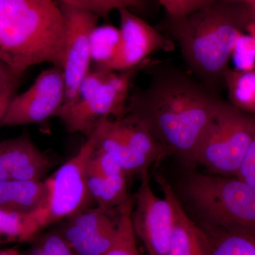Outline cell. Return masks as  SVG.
Masks as SVG:
<instances>
[{
	"label": "cell",
	"instance_id": "obj_16",
	"mask_svg": "<svg viewBox=\"0 0 255 255\" xmlns=\"http://www.w3.org/2000/svg\"><path fill=\"white\" fill-rule=\"evenodd\" d=\"M100 126V135L96 147L110 155L123 169L128 179L137 175L142 177L148 172L149 167L153 162L132 150L115 133L111 127L110 119H104Z\"/></svg>",
	"mask_w": 255,
	"mask_h": 255
},
{
	"label": "cell",
	"instance_id": "obj_11",
	"mask_svg": "<svg viewBox=\"0 0 255 255\" xmlns=\"http://www.w3.org/2000/svg\"><path fill=\"white\" fill-rule=\"evenodd\" d=\"M116 209L87 208L60 221L55 228L76 255H102L118 233L120 209L117 216Z\"/></svg>",
	"mask_w": 255,
	"mask_h": 255
},
{
	"label": "cell",
	"instance_id": "obj_5",
	"mask_svg": "<svg viewBox=\"0 0 255 255\" xmlns=\"http://www.w3.org/2000/svg\"><path fill=\"white\" fill-rule=\"evenodd\" d=\"M153 61L148 58L124 71L100 68L90 70L79 87L73 103L60 111L57 117L61 119L68 131L88 136L104 119L124 117L132 80Z\"/></svg>",
	"mask_w": 255,
	"mask_h": 255
},
{
	"label": "cell",
	"instance_id": "obj_1",
	"mask_svg": "<svg viewBox=\"0 0 255 255\" xmlns=\"http://www.w3.org/2000/svg\"><path fill=\"white\" fill-rule=\"evenodd\" d=\"M147 87L129 96L127 114L142 124L169 155L194 163L204 132L226 101L189 71L154 60Z\"/></svg>",
	"mask_w": 255,
	"mask_h": 255
},
{
	"label": "cell",
	"instance_id": "obj_3",
	"mask_svg": "<svg viewBox=\"0 0 255 255\" xmlns=\"http://www.w3.org/2000/svg\"><path fill=\"white\" fill-rule=\"evenodd\" d=\"M65 24L55 0H35L0 34V59L18 75L41 63L61 67Z\"/></svg>",
	"mask_w": 255,
	"mask_h": 255
},
{
	"label": "cell",
	"instance_id": "obj_28",
	"mask_svg": "<svg viewBox=\"0 0 255 255\" xmlns=\"http://www.w3.org/2000/svg\"><path fill=\"white\" fill-rule=\"evenodd\" d=\"M165 9L167 18L178 20L199 11L215 0H157Z\"/></svg>",
	"mask_w": 255,
	"mask_h": 255
},
{
	"label": "cell",
	"instance_id": "obj_19",
	"mask_svg": "<svg viewBox=\"0 0 255 255\" xmlns=\"http://www.w3.org/2000/svg\"><path fill=\"white\" fill-rule=\"evenodd\" d=\"M128 179H107L87 170V189L95 206L104 209H118L130 197L127 191Z\"/></svg>",
	"mask_w": 255,
	"mask_h": 255
},
{
	"label": "cell",
	"instance_id": "obj_10",
	"mask_svg": "<svg viewBox=\"0 0 255 255\" xmlns=\"http://www.w3.org/2000/svg\"><path fill=\"white\" fill-rule=\"evenodd\" d=\"M141 177L132 203V228L149 255H167L174 228L173 209L167 198H159L152 191L148 172Z\"/></svg>",
	"mask_w": 255,
	"mask_h": 255
},
{
	"label": "cell",
	"instance_id": "obj_15",
	"mask_svg": "<svg viewBox=\"0 0 255 255\" xmlns=\"http://www.w3.org/2000/svg\"><path fill=\"white\" fill-rule=\"evenodd\" d=\"M45 180L0 181V209L22 214H35L46 202Z\"/></svg>",
	"mask_w": 255,
	"mask_h": 255
},
{
	"label": "cell",
	"instance_id": "obj_17",
	"mask_svg": "<svg viewBox=\"0 0 255 255\" xmlns=\"http://www.w3.org/2000/svg\"><path fill=\"white\" fill-rule=\"evenodd\" d=\"M112 130L132 150L145 156L152 162H158L168 152L142 124L125 114L119 119H110Z\"/></svg>",
	"mask_w": 255,
	"mask_h": 255
},
{
	"label": "cell",
	"instance_id": "obj_26",
	"mask_svg": "<svg viewBox=\"0 0 255 255\" xmlns=\"http://www.w3.org/2000/svg\"><path fill=\"white\" fill-rule=\"evenodd\" d=\"M88 171L107 179L126 178L128 179L123 169L119 167L117 162L110 155L97 147L89 162Z\"/></svg>",
	"mask_w": 255,
	"mask_h": 255
},
{
	"label": "cell",
	"instance_id": "obj_6",
	"mask_svg": "<svg viewBox=\"0 0 255 255\" xmlns=\"http://www.w3.org/2000/svg\"><path fill=\"white\" fill-rule=\"evenodd\" d=\"M255 129V115L225 102L201 138L194 162L215 175L236 177Z\"/></svg>",
	"mask_w": 255,
	"mask_h": 255
},
{
	"label": "cell",
	"instance_id": "obj_29",
	"mask_svg": "<svg viewBox=\"0 0 255 255\" xmlns=\"http://www.w3.org/2000/svg\"><path fill=\"white\" fill-rule=\"evenodd\" d=\"M35 0H0V34L17 19Z\"/></svg>",
	"mask_w": 255,
	"mask_h": 255
},
{
	"label": "cell",
	"instance_id": "obj_2",
	"mask_svg": "<svg viewBox=\"0 0 255 255\" xmlns=\"http://www.w3.org/2000/svg\"><path fill=\"white\" fill-rule=\"evenodd\" d=\"M255 21L249 5L238 0H215L165 28L180 50L188 71L213 91L226 87L229 63L239 37Z\"/></svg>",
	"mask_w": 255,
	"mask_h": 255
},
{
	"label": "cell",
	"instance_id": "obj_7",
	"mask_svg": "<svg viewBox=\"0 0 255 255\" xmlns=\"http://www.w3.org/2000/svg\"><path fill=\"white\" fill-rule=\"evenodd\" d=\"M100 132L99 124L78 152L45 179L48 190L46 202L33 214L42 229L92 207L93 202L87 189V170Z\"/></svg>",
	"mask_w": 255,
	"mask_h": 255
},
{
	"label": "cell",
	"instance_id": "obj_24",
	"mask_svg": "<svg viewBox=\"0 0 255 255\" xmlns=\"http://www.w3.org/2000/svg\"><path fill=\"white\" fill-rule=\"evenodd\" d=\"M20 255H76L55 228L38 234Z\"/></svg>",
	"mask_w": 255,
	"mask_h": 255
},
{
	"label": "cell",
	"instance_id": "obj_8",
	"mask_svg": "<svg viewBox=\"0 0 255 255\" xmlns=\"http://www.w3.org/2000/svg\"><path fill=\"white\" fill-rule=\"evenodd\" d=\"M60 7L65 24L61 65L65 97L62 111L73 103L79 87L91 70L90 37L100 17L91 11L64 3H60Z\"/></svg>",
	"mask_w": 255,
	"mask_h": 255
},
{
	"label": "cell",
	"instance_id": "obj_20",
	"mask_svg": "<svg viewBox=\"0 0 255 255\" xmlns=\"http://www.w3.org/2000/svg\"><path fill=\"white\" fill-rule=\"evenodd\" d=\"M42 228L33 214H22L0 209V246L30 243Z\"/></svg>",
	"mask_w": 255,
	"mask_h": 255
},
{
	"label": "cell",
	"instance_id": "obj_9",
	"mask_svg": "<svg viewBox=\"0 0 255 255\" xmlns=\"http://www.w3.org/2000/svg\"><path fill=\"white\" fill-rule=\"evenodd\" d=\"M65 97L63 70L61 67L52 65L38 75L27 90L13 97L0 126L36 124L57 117Z\"/></svg>",
	"mask_w": 255,
	"mask_h": 255
},
{
	"label": "cell",
	"instance_id": "obj_27",
	"mask_svg": "<svg viewBox=\"0 0 255 255\" xmlns=\"http://www.w3.org/2000/svg\"><path fill=\"white\" fill-rule=\"evenodd\" d=\"M238 70H255V37L248 33L238 38L232 55Z\"/></svg>",
	"mask_w": 255,
	"mask_h": 255
},
{
	"label": "cell",
	"instance_id": "obj_13",
	"mask_svg": "<svg viewBox=\"0 0 255 255\" xmlns=\"http://www.w3.org/2000/svg\"><path fill=\"white\" fill-rule=\"evenodd\" d=\"M52 166L26 134L0 141V181L43 180Z\"/></svg>",
	"mask_w": 255,
	"mask_h": 255
},
{
	"label": "cell",
	"instance_id": "obj_32",
	"mask_svg": "<svg viewBox=\"0 0 255 255\" xmlns=\"http://www.w3.org/2000/svg\"><path fill=\"white\" fill-rule=\"evenodd\" d=\"M15 95H16V93H7L0 95V124L4 117L5 112L7 110L10 102Z\"/></svg>",
	"mask_w": 255,
	"mask_h": 255
},
{
	"label": "cell",
	"instance_id": "obj_23",
	"mask_svg": "<svg viewBox=\"0 0 255 255\" xmlns=\"http://www.w3.org/2000/svg\"><path fill=\"white\" fill-rule=\"evenodd\" d=\"M132 207L130 199L121 206L117 238L110 249L102 255H140L132 226Z\"/></svg>",
	"mask_w": 255,
	"mask_h": 255
},
{
	"label": "cell",
	"instance_id": "obj_21",
	"mask_svg": "<svg viewBox=\"0 0 255 255\" xmlns=\"http://www.w3.org/2000/svg\"><path fill=\"white\" fill-rule=\"evenodd\" d=\"M228 103L246 113L255 115V70L230 68L226 74Z\"/></svg>",
	"mask_w": 255,
	"mask_h": 255
},
{
	"label": "cell",
	"instance_id": "obj_35",
	"mask_svg": "<svg viewBox=\"0 0 255 255\" xmlns=\"http://www.w3.org/2000/svg\"><path fill=\"white\" fill-rule=\"evenodd\" d=\"M238 1H246V2H248V1H251V0H238Z\"/></svg>",
	"mask_w": 255,
	"mask_h": 255
},
{
	"label": "cell",
	"instance_id": "obj_4",
	"mask_svg": "<svg viewBox=\"0 0 255 255\" xmlns=\"http://www.w3.org/2000/svg\"><path fill=\"white\" fill-rule=\"evenodd\" d=\"M182 190L201 226L255 232V187L239 178L190 174Z\"/></svg>",
	"mask_w": 255,
	"mask_h": 255
},
{
	"label": "cell",
	"instance_id": "obj_34",
	"mask_svg": "<svg viewBox=\"0 0 255 255\" xmlns=\"http://www.w3.org/2000/svg\"><path fill=\"white\" fill-rule=\"evenodd\" d=\"M247 3L249 5L251 9H255V0H251V1Z\"/></svg>",
	"mask_w": 255,
	"mask_h": 255
},
{
	"label": "cell",
	"instance_id": "obj_31",
	"mask_svg": "<svg viewBox=\"0 0 255 255\" xmlns=\"http://www.w3.org/2000/svg\"><path fill=\"white\" fill-rule=\"evenodd\" d=\"M21 76L15 73L7 64L0 59V95L16 93Z\"/></svg>",
	"mask_w": 255,
	"mask_h": 255
},
{
	"label": "cell",
	"instance_id": "obj_18",
	"mask_svg": "<svg viewBox=\"0 0 255 255\" xmlns=\"http://www.w3.org/2000/svg\"><path fill=\"white\" fill-rule=\"evenodd\" d=\"M199 226L207 238L210 255H255V232Z\"/></svg>",
	"mask_w": 255,
	"mask_h": 255
},
{
	"label": "cell",
	"instance_id": "obj_25",
	"mask_svg": "<svg viewBox=\"0 0 255 255\" xmlns=\"http://www.w3.org/2000/svg\"><path fill=\"white\" fill-rule=\"evenodd\" d=\"M60 3L91 11L99 17L108 16L114 10L137 7L141 0H60Z\"/></svg>",
	"mask_w": 255,
	"mask_h": 255
},
{
	"label": "cell",
	"instance_id": "obj_22",
	"mask_svg": "<svg viewBox=\"0 0 255 255\" xmlns=\"http://www.w3.org/2000/svg\"><path fill=\"white\" fill-rule=\"evenodd\" d=\"M121 41L119 28L112 25L97 26L90 37L92 62L97 68L110 70L118 53Z\"/></svg>",
	"mask_w": 255,
	"mask_h": 255
},
{
	"label": "cell",
	"instance_id": "obj_12",
	"mask_svg": "<svg viewBox=\"0 0 255 255\" xmlns=\"http://www.w3.org/2000/svg\"><path fill=\"white\" fill-rule=\"evenodd\" d=\"M121 41L118 53L111 65V71H124L150 58L156 51L171 52L175 43L151 26L130 9H119Z\"/></svg>",
	"mask_w": 255,
	"mask_h": 255
},
{
	"label": "cell",
	"instance_id": "obj_30",
	"mask_svg": "<svg viewBox=\"0 0 255 255\" xmlns=\"http://www.w3.org/2000/svg\"><path fill=\"white\" fill-rule=\"evenodd\" d=\"M236 177L255 187V129L251 143Z\"/></svg>",
	"mask_w": 255,
	"mask_h": 255
},
{
	"label": "cell",
	"instance_id": "obj_33",
	"mask_svg": "<svg viewBox=\"0 0 255 255\" xmlns=\"http://www.w3.org/2000/svg\"><path fill=\"white\" fill-rule=\"evenodd\" d=\"M0 255H20V251L16 248L0 249Z\"/></svg>",
	"mask_w": 255,
	"mask_h": 255
},
{
	"label": "cell",
	"instance_id": "obj_14",
	"mask_svg": "<svg viewBox=\"0 0 255 255\" xmlns=\"http://www.w3.org/2000/svg\"><path fill=\"white\" fill-rule=\"evenodd\" d=\"M156 180L173 209L174 228L167 255H210L205 233L187 214L173 188L161 174Z\"/></svg>",
	"mask_w": 255,
	"mask_h": 255
}]
</instances>
